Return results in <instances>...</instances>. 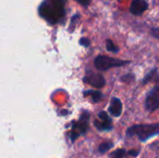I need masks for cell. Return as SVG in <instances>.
I'll list each match as a JSON object with an SVG mask.
<instances>
[{
  "label": "cell",
  "mask_w": 159,
  "mask_h": 158,
  "mask_svg": "<svg viewBox=\"0 0 159 158\" xmlns=\"http://www.w3.org/2000/svg\"><path fill=\"white\" fill-rule=\"evenodd\" d=\"M64 0H46L39 7V14L49 23H57L64 16Z\"/></svg>",
  "instance_id": "cell-1"
},
{
  "label": "cell",
  "mask_w": 159,
  "mask_h": 158,
  "mask_svg": "<svg viewBox=\"0 0 159 158\" xmlns=\"http://www.w3.org/2000/svg\"><path fill=\"white\" fill-rule=\"evenodd\" d=\"M159 134V123L157 124H145L135 125L128 129L127 135L129 137L137 136L142 142H145L148 139Z\"/></svg>",
  "instance_id": "cell-2"
},
{
  "label": "cell",
  "mask_w": 159,
  "mask_h": 158,
  "mask_svg": "<svg viewBox=\"0 0 159 158\" xmlns=\"http://www.w3.org/2000/svg\"><path fill=\"white\" fill-rule=\"evenodd\" d=\"M129 62V61H122L107 56H98L94 61V65L100 71H107L113 67H120Z\"/></svg>",
  "instance_id": "cell-3"
},
{
  "label": "cell",
  "mask_w": 159,
  "mask_h": 158,
  "mask_svg": "<svg viewBox=\"0 0 159 158\" xmlns=\"http://www.w3.org/2000/svg\"><path fill=\"white\" fill-rule=\"evenodd\" d=\"M89 112H84L79 120L76 122H73V130L71 132L70 138L72 142H75L81 134H85L89 129Z\"/></svg>",
  "instance_id": "cell-4"
},
{
  "label": "cell",
  "mask_w": 159,
  "mask_h": 158,
  "mask_svg": "<svg viewBox=\"0 0 159 158\" xmlns=\"http://www.w3.org/2000/svg\"><path fill=\"white\" fill-rule=\"evenodd\" d=\"M145 108L149 112H154L159 108V86L155 87L145 99Z\"/></svg>",
  "instance_id": "cell-5"
},
{
  "label": "cell",
  "mask_w": 159,
  "mask_h": 158,
  "mask_svg": "<svg viewBox=\"0 0 159 158\" xmlns=\"http://www.w3.org/2000/svg\"><path fill=\"white\" fill-rule=\"evenodd\" d=\"M83 80L85 83H87L96 88H102L105 86V79L100 74H94V73L89 74L84 77Z\"/></svg>",
  "instance_id": "cell-6"
},
{
  "label": "cell",
  "mask_w": 159,
  "mask_h": 158,
  "mask_svg": "<svg viewBox=\"0 0 159 158\" xmlns=\"http://www.w3.org/2000/svg\"><path fill=\"white\" fill-rule=\"evenodd\" d=\"M147 8L148 3L145 0H133L129 7V11L133 15H142Z\"/></svg>",
  "instance_id": "cell-7"
},
{
  "label": "cell",
  "mask_w": 159,
  "mask_h": 158,
  "mask_svg": "<svg viewBox=\"0 0 159 158\" xmlns=\"http://www.w3.org/2000/svg\"><path fill=\"white\" fill-rule=\"evenodd\" d=\"M109 113L115 117L120 116V115L122 113V102L118 98L112 99L111 104L109 107Z\"/></svg>",
  "instance_id": "cell-8"
},
{
  "label": "cell",
  "mask_w": 159,
  "mask_h": 158,
  "mask_svg": "<svg viewBox=\"0 0 159 158\" xmlns=\"http://www.w3.org/2000/svg\"><path fill=\"white\" fill-rule=\"evenodd\" d=\"M84 96H90L92 99L93 102H98L102 100V93L99 90H88L86 92H84Z\"/></svg>",
  "instance_id": "cell-9"
},
{
  "label": "cell",
  "mask_w": 159,
  "mask_h": 158,
  "mask_svg": "<svg viewBox=\"0 0 159 158\" xmlns=\"http://www.w3.org/2000/svg\"><path fill=\"white\" fill-rule=\"evenodd\" d=\"M94 126L96 127V129H97L102 130V131H104V130H110V129H112V125L110 126L109 124L103 123V122H102L101 120H95V122H94Z\"/></svg>",
  "instance_id": "cell-10"
},
{
  "label": "cell",
  "mask_w": 159,
  "mask_h": 158,
  "mask_svg": "<svg viewBox=\"0 0 159 158\" xmlns=\"http://www.w3.org/2000/svg\"><path fill=\"white\" fill-rule=\"evenodd\" d=\"M114 147V144L112 142H102L100 146H99V152L101 154H105L107 153L111 148Z\"/></svg>",
  "instance_id": "cell-11"
},
{
  "label": "cell",
  "mask_w": 159,
  "mask_h": 158,
  "mask_svg": "<svg viewBox=\"0 0 159 158\" xmlns=\"http://www.w3.org/2000/svg\"><path fill=\"white\" fill-rule=\"evenodd\" d=\"M98 116H99V118H100V120H101L102 122L106 123V124H109V125H112L111 118L109 117V115H107V113H106V112H104V111L100 112V113H99V115H98Z\"/></svg>",
  "instance_id": "cell-12"
},
{
  "label": "cell",
  "mask_w": 159,
  "mask_h": 158,
  "mask_svg": "<svg viewBox=\"0 0 159 158\" xmlns=\"http://www.w3.org/2000/svg\"><path fill=\"white\" fill-rule=\"evenodd\" d=\"M106 48H107L108 51L114 52V53H117V52L119 51V48H118V47L114 44V42H113L112 40H110V39H108V40L106 41Z\"/></svg>",
  "instance_id": "cell-13"
},
{
  "label": "cell",
  "mask_w": 159,
  "mask_h": 158,
  "mask_svg": "<svg viewBox=\"0 0 159 158\" xmlns=\"http://www.w3.org/2000/svg\"><path fill=\"white\" fill-rule=\"evenodd\" d=\"M126 154L125 149H117L111 154V158H125Z\"/></svg>",
  "instance_id": "cell-14"
},
{
  "label": "cell",
  "mask_w": 159,
  "mask_h": 158,
  "mask_svg": "<svg viewBox=\"0 0 159 158\" xmlns=\"http://www.w3.org/2000/svg\"><path fill=\"white\" fill-rule=\"evenodd\" d=\"M157 69H154V70H152L149 74H147L146 75H145V77H144V79H143V84H147L149 81H151L152 80V78L155 76V75H157Z\"/></svg>",
  "instance_id": "cell-15"
},
{
  "label": "cell",
  "mask_w": 159,
  "mask_h": 158,
  "mask_svg": "<svg viewBox=\"0 0 159 158\" xmlns=\"http://www.w3.org/2000/svg\"><path fill=\"white\" fill-rule=\"evenodd\" d=\"M79 43H80L81 46H83V47H89V45H90L89 39H88V38H86V37L81 38L80 41H79Z\"/></svg>",
  "instance_id": "cell-16"
},
{
  "label": "cell",
  "mask_w": 159,
  "mask_h": 158,
  "mask_svg": "<svg viewBox=\"0 0 159 158\" xmlns=\"http://www.w3.org/2000/svg\"><path fill=\"white\" fill-rule=\"evenodd\" d=\"M133 79H134V75L133 74H126L123 77H121V80L126 82V83H129V82L132 81Z\"/></svg>",
  "instance_id": "cell-17"
},
{
  "label": "cell",
  "mask_w": 159,
  "mask_h": 158,
  "mask_svg": "<svg viewBox=\"0 0 159 158\" xmlns=\"http://www.w3.org/2000/svg\"><path fill=\"white\" fill-rule=\"evenodd\" d=\"M151 34L154 37L159 39V28H153L151 30Z\"/></svg>",
  "instance_id": "cell-18"
},
{
  "label": "cell",
  "mask_w": 159,
  "mask_h": 158,
  "mask_svg": "<svg viewBox=\"0 0 159 158\" xmlns=\"http://www.w3.org/2000/svg\"><path fill=\"white\" fill-rule=\"evenodd\" d=\"M75 1L78 2L80 5H82V6H84V7H88V6L89 5V3H90L91 0H75Z\"/></svg>",
  "instance_id": "cell-19"
},
{
  "label": "cell",
  "mask_w": 159,
  "mask_h": 158,
  "mask_svg": "<svg viewBox=\"0 0 159 158\" xmlns=\"http://www.w3.org/2000/svg\"><path fill=\"white\" fill-rule=\"evenodd\" d=\"M128 155L130 156L136 157V156L139 155V151H137V150H130V151L128 152Z\"/></svg>",
  "instance_id": "cell-20"
},
{
  "label": "cell",
  "mask_w": 159,
  "mask_h": 158,
  "mask_svg": "<svg viewBox=\"0 0 159 158\" xmlns=\"http://www.w3.org/2000/svg\"><path fill=\"white\" fill-rule=\"evenodd\" d=\"M157 81H159V77H158V78H157Z\"/></svg>",
  "instance_id": "cell-21"
}]
</instances>
